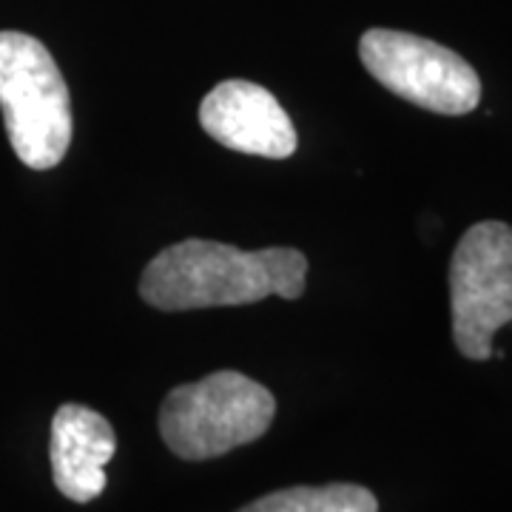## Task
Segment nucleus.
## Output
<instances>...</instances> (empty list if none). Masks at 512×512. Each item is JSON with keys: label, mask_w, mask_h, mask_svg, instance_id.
<instances>
[{"label": "nucleus", "mask_w": 512, "mask_h": 512, "mask_svg": "<svg viewBox=\"0 0 512 512\" xmlns=\"http://www.w3.org/2000/svg\"><path fill=\"white\" fill-rule=\"evenodd\" d=\"M276 416L274 393L237 370L180 384L160 407V436L174 456L208 461L251 444Z\"/></svg>", "instance_id": "obj_3"}, {"label": "nucleus", "mask_w": 512, "mask_h": 512, "mask_svg": "<svg viewBox=\"0 0 512 512\" xmlns=\"http://www.w3.org/2000/svg\"><path fill=\"white\" fill-rule=\"evenodd\" d=\"M450 305L456 348L467 359L493 356V333L512 322V228L478 222L450 262Z\"/></svg>", "instance_id": "obj_5"}, {"label": "nucleus", "mask_w": 512, "mask_h": 512, "mask_svg": "<svg viewBox=\"0 0 512 512\" xmlns=\"http://www.w3.org/2000/svg\"><path fill=\"white\" fill-rule=\"evenodd\" d=\"M200 123L220 146L268 160L291 157L299 140L288 111L251 80H225L205 94Z\"/></svg>", "instance_id": "obj_6"}, {"label": "nucleus", "mask_w": 512, "mask_h": 512, "mask_svg": "<svg viewBox=\"0 0 512 512\" xmlns=\"http://www.w3.org/2000/svg\"><path fill=\"white\" fill-rule=\"evenodd\" d=\"M117 436L106 416L86 404H63L52 419V476L74 504H89L106 490V464L114 458Z\"/></svg>", "instance_id": "obj_7"}, {"label": "nucleus", "mask_w": 512, "mask_h": 512, "mask_svg": "<svg viewBox=\"0 0 512 512\" xmlns=\"http://www.w3.org/2000/svg\"><path fill=\"white\" fill-rule=\"evenodd\" d=\"M239 512H379V501L359 484H325L276 490Z\"/></svg>", "instance_id": "obj_8"}, {"label": "nucleus", "mask_w": 512, "mask_h": 512, "mask_svg": "<svg viewBox=\"0 0 512 512\" xmlns=\"http://www.w3.org/2000/svg\"><path fill=\"white\" fill-rule=\"evenodd\" d=\"M0 109L20 163L35 171L60 165L72 143V97L37 37L0 32Z\"/></svg>", "instance_id": "obj_2"}, {"label": "nucleus", "mask_w": 512, "mask_h": 512, "mask_svg": "<svg viewBox=\"0 0 512 512\" xmlns=\"http://www.w3.org/2000/svg\"><path fill=\"white\" fill-rule=\"evenodd\" d=\"M308 256L296 248L242 251L214 239H183L148 262L140 296L157 311L251 305L268 296L305 293Z\"/></svg>", "instance_id": "obj_1"}, {"label": "nucleus", "mask_w": 512, "mask_h": 512, "mask_svg": "<svg viewBox=\"0 0 512 512\" xmlns=\"http://www.w3.org/2000/svg\"><path fill=\"white\" fill-rule=\"evenodd\" d=\"M359 57L384 89L419 109L458 117L481 103L476 69L436 40L396 29H367L359 40Z\"/></svg>", "instance_id": "obj_4"}]
</instances>
